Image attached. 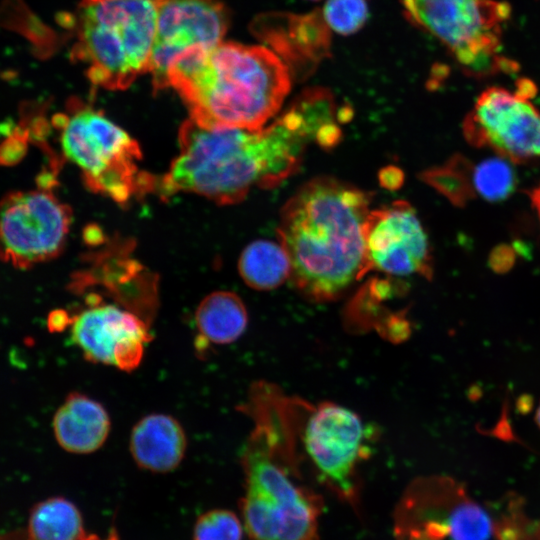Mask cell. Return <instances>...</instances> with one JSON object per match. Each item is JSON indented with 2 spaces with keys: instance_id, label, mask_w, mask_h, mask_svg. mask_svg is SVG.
Returning a JSON list of instances; mask_svg holds the SVG:
<instances>
[{
  "instance_id": "cell-3",
  "label": "cell",
  "mask_w": 540,
  "mask_h": 540,
  "mask_svg": "<svg viewBox=\"0 0 540 540\" xmlns=\"http://www.w3.org/2000/svg\"><path fill=\"white\" fill-rule=\"evenodd\" d=\"M370 196L332 177L302 185L285 203L279 242L290 263L294 287L315 302L340 298L370 271L366 234Z\"/></svg>"
},
{
  "instance_id": "cell-9",
  "label": "cell",
  "mask_w": 540,
  "mask_h": 540,
  "mask_svg": "<svg viewBox=\"0 0 540 540\" xmlns=\"http://www.w3.org/2000/svg\"><path fill=\"white\" fill-rule=\"evenodd\" d=\"M53 181L0 199V260L28 269L56 258L72 222L70 207L53 192Z\"/></svg>"
},
{
  "instance_id": "cell-19",
  "label": "cell",
  "mask_w": 540,
  "mask_h": 540,
  "mask_svg": "<svg viewBox=\"0 0 540 540\" xmlns=\"http://www.w3.org/2000/svg\"><path fill=\"white\" fill-rule=\"evenodd\" d=\"M27 533L31 540H99L86 531L78 508L62 497L46 499L33 508Z\"/></svg>"
},
{
  "instance_id": "cell-13",
  "label": "cell",
  "mask_w": 540,
  "mask_h": 540,
  "mask_svg": "<svg viewBox=\"0 0 540 540\" xmlns=\"http://www.w3.org/2000/svg\"><path fill=\"white\" fill-rule=\"evenodd\" d=\"M366 250L370 270L391 276L432 278L433 258L428 235L415 210L405 201L371 211Z\"/></svg>"
},
{
  "instance_id": "cell-15",
  "label": "cell",
  "mask_w": 540,
  "mask_h": 540,
  "mask_svg": "<svg viewBox=\"0 0 540 540\" xmlns=\"http://www.w3.org/2000/svg\"><path fill=\"white\" fill-rule=\"evenodd\" d=\"M187 449V437L181 423L171 415L152 413L132 428L129 450L134 462L154 473L175 470Z\"/></svg>"
},
{
  "instance_id": "cell-23",
  "label": "cell",
  "mask_w": 540,
  "mask_h": 540,
  "mask_svg": "<svg viewBox=\"0 0 540 540\" xmlns=\"http://www.w3.org/2000/svg\"><path fill=\"white\" fill-rule=\"evenodd\" d=\"M322 16L328 28L341 35L358 32L368 19L365 0H327Z\"/></svg>"
},
{
  "instance_id": "cell-8",
  "label": "cell",
  "mask_w": 540,
  "mask_h": 540,
  "mask_svg": "<svg viewBox=\"0 0 540 540\" xmlns=\"http://www.w3.org/2000/svg\"><path fill=\"white\" fill-rule=\"evenodd\" d=\"M374 430L353 410L334 402H301L299 445L318 480L355 505L359 467L370 455Z\"/></svg>"
},
{
  "instance_id": "cell-24",
  "label": "cell",
  "mask_w": 540,
  "mask_h": 540,
  "mask_svg": "<svg viewBox=\"0 0 540 540\" xmlns=\"http://www.w3.org/2000/svg\"><path fill=\"white\" fill-rule=\"evenodd\" d=\"M242 535L239 518L231 511L217 509L198 518L192 540H241Z\"/></svg>"
},
{
  "instance_id": "cell-2",
  "label": "cell",
  "mask_w": 540,
  "mask_h": 540,
  "mask_svg": "<svg viewBox=\"0 0 540 540\" xmlns=\"http://www.w3.org/2000/svg\"><path fill=\"white\" fill-rule=\"evenodd\" d=\"M253 427L241 464L244 496L240 508L251 540H318L323 500L301 471L300 400L274 384H252L240 408Z\"/></svg>"
},
{
  "instance_id": "cell-7",
  "label": "cell",
  "mask_w": 540,
  "mask_h": 540,
  "mask_svg": "<svg viewBox=\"0 0 540 540\" xmlns=\"http://www.w3.org/2000/svg\"><path fill=\"white\" fill-rule=\"evenodd\" d=\"M405 18L438 39L465 72L483 77L514 71L500 55L502 25L510 15L496 0H400Z\"/></svg>"
},
{
  "instance_id": "cell-29",
  "label": "cell",
  "mask_w": 540,
  "mask_h": 540,
  "mask_svg": "<svg viewBox=\"0 0 540 540\" xmlns=\"http://www.w3.org/2000/svg\"><path fill=\"white\" fill-rule=\"evenodd\" d=\"M535 421H536L538 427L540 428V403H539V406H538V408L536 410Z\"/></svg>"
},
{
  "instance_id": "cell-1",
  "label": "cell",
  "mask_w": 540,
  "mask_h": 540,
  "mask_svg": "<svg viewBox=\"0 0 540 540\" xmlns=\"http://www.w3.org/2000/svg\"><path fill=\"white\" fill-rule=\"evenodd\" d=\"M336 103L324 88L302 92L268 126L207 127L187 119L179 131V153L169 169L155 176L162 199L194 193L218 204H235L253 188H272L291 176L309 144H337L341 130Z\"/></svg>"
},
{
  "instance_id": "cell-26",
  "label": "cell",
  "mask_w": 540,
  "mask_h": 540,
  "mask_svg": "<svg viewBox=\"0 0 540 540\" xmlns=\"http://www.w3.org/2000/svg\"><path fill=\"white\" fill-rule=\"evenodd\" d=\"M381 179L383 181V184H386L388 188H390L391 186L397 187L401 183V181H398V179L402 180V174L397 175V169H389L387 170V175H382Z\"/></svg>"
},
{
  "instance_id": "cell-20",
  "label": "cell",
  "mask_w": 540,
  "mask_h": 540,
  "mask_svg": "<svg viewBox=\"0 0 540 540\" xmlns=\"http://www.w3.org/2000/svg\"><path fill=\"white\" fill-rule=\"evenodd\" d=\"M474 167L466 157L455 154L445 164L423 172L421 178L453 205L464 207L476 196Z\"/></svg>"
},
{
  "instance_id": "cell-22",
  "label": "cell",
  "mask_w": 540,
  "mask_h": 540,
  "mask_svg": "<svg viewBox=\"0 0 540 540\" xmlns=\"http://www.w3.org/2000/svg\"><path fill=\"white\" fill-rule=\"evenodd\" d=\"M473 182L476 194L488 201H500L514 191L516 176L508 160L498 156L474 167Z\"/></svg>"
},
{
  "instance_id": "cell-21",
  "label": "cell",
  "mask_w": 540,
  "mask_h": 540,
  "mask_svg": "<svg viewBox=\"0 0 540 540\" xmlns=\"http://www.w3.org/2000/svg\"><path fill=\"white\" fill-rule=\"evenodd\" d=\"M451 513L449 540H489L493 523L487 511L471 500L463 488L457 496Z\"/></svg>"
},
{
  "instance_id": "cell-25",
  "label": "cell",
  "mask_w": 540,
  "mask_h": 540,
  "mask_svg": "<svg viewBox=\"0 0 540 540\" xmlns=\"http://www.w3.org/2000/svg\"><path fill=\"white\" fill-rule=\"evenodd\" d=\"M514 251L508 246H500L492 251L490 264L495 271L508 270L514 263Z\"/></svg>"
},
{
  "instance_id": "cell-14",
  "label": "cell",
  "mask_w": 540,
  "mask_h": 540,
  "mask_svg": "<svg viewBox=\"0 0 540 540\" xmlns=\"http://www.w3.org/2000/svg\"><path fill=\"white\" fill-rule=\"evenodd\" d=\"M275 18V17H274ZM276 25L268 17H261L254 24V31L268 42L274 39H287L271 44L274 52L287 65L292 62L293 68L302 63V69L308 71L307 63L314 67L329 50L330 37L322 13L314 11L305 15H284L276 18ZM290 68V72L292 69Z\"/></svg>"
},
{
  "instance_id": "cell-28",
  "label": "cell",
  "mask_w": 540,
  "mask_h": 540,
  "mask_svg": "<svg viewBox=\"0 0 540 540\" xmlns=\"http://www.w3.org/2000/svg\"><path fill=\"white\" fill-rule=\"evenodd\" d=\"M0 540H31L28 533L23 531L11 532L0 535Z\"/></svg>"
},
{
  "instance_id": "cell-4",
  "label": "cell",
  "mask_w": 540,
  "mask_h": 540,
  "mask_svg": "<svg viewBox=\"0 0 540 540\" xmlns=\"http://www.w3.org/2000/svg\"><path fill=\"white\" fill-rule=\"evenodd\" d=\"M291 81L272 49L230 41L182 53L167 74L189 118L207 127L264 126L280 110Z\"/></svg>"
},
{
  "instance_id": "cell-27",
  "label": "cell",
  "mask_w": 540,
  "mask_h": 540,
  "mask_svg": "<svg viewBox=\"0 0 540 540\" xmlns=\"http://www.w3.org/2000/svg\"><path fill=\"white\" fill-rule=\"evenodd\" d=\"M529 197L540 221V183L529 192Z\"/></svg>"
},
{
  "instance_id": "cell-17",
  "label": "cell",
  "mask_w": 540,
  "mask_h": 540,
  "mask_svg": "<svg viewBox=\"0 0 540 540\" xmlns=\"http://www.w3.org/2000/svg\"><path fill=\"white\" fill-rule=\"evenodd\" d=\"M194 321L203 341L226 345L243 335L248 325V313L237 294L215 291L199 303Z\"/></svg>"
},
{
  "instance_id": "cell-10",
  "label": "cell",
  "mask_w": 540,
  "mask_h": 540,
  "mask_svg": "<svg viewBox=\"0 0 540 540\" xmlns=\"http://www.w3.org/2000/svg\"><path fill=\"white\" fill-rule=\"evenodd\" d=\"M462 130L476 148H490L509 162L540 158V111L530 98L492 86L476 99Z\"/></svg>"
},
{
  "instance_id": "cell-11",
  "label": "cell",
  "mask_w": 540,
  "mask_h": 540,
  "mask_svg": "<svg viewBox=\"0 0 540 540\" xmlns=\"http://www.w3.org/2000/svg\"><path fill=\"white\" fill-rule=\"evenodd\" d=\"M86 300L87 307L69 318L71 339L84 358L124 372L137 369L152 339L150 324L119 304L103 302L97 294Z\"/></svg>"
},
{
  "instance_id": "cell-30",
  "label": "cell",
  "mask_w": 540,
  "mask_h": 540,
  "mask_svg": "<svg viewBox=\"0 0 540 540\" xmlns=\"http://www.w3.org/2000/svg\"><path fill=\"white\" fill-rule=\"evenodd\" d=\"M310 1H319V0H310Z\"/></svg>"
},
{
  "instance_id": "cell-18",
  "label": "cell",
  "mask_w": 540,
  "mask_h": 540,
  "mask_svg": "<svg viewBox=\"0 0 540 540\" xmlns=\"http://www.w3.org/2000/svg\"><path fill=\"white\" fill-rule=\"evenodd\" d=\"M238 270L250 288L268 291L290 279L291 263L280 242L256 240L242 251Z\"/></svg>"
},
{
  "instance_id": "cell-6",
  "label": "cell",
  "mask_w": 540,
  "mask_h": 540,
  "mask_svg": "<svg viewBox=\"0 0 540 540\" xmlns=\"http://www.w3.org/2000/svg\"><path fill=\"white\" fill-rule=\"evenodd\" d=\"M53 123L64 157L91 191L122 204L152 192L155 176L140 170L138 143L102 111L72 99Z\"/></svg>"
},
{
  "instance_id": "cell-5",
  "label": "cell",
  "mask_w": 540,
  "mask_h": 540,
  "mask_svg": "<svg viewBox=\"0 0 540 540\" xmlns=\"http://www.w3.org/2000/svg\"><path fill=\"white\" fill-rule=\"evenodd\" d=\"M163 0H81L71 55L95 87L124 90L148 73Z\"/></svg>"
},
{
  "instance_id": "cell-16",
  "label": "cell",
  "mask_w": 540,
  "mask_h": 540,
  "mask_svg": "<svg viewBox=\"0 0 540 540\" xmlns=\"http://www.w3.org/2000/svg\"><path fill=\"white\" fill-rule=\"evenodd\" d=\"M111 429L105 407L89 396L70 393L56 411L53 432L58 444L74 454H90L106 442Z\"/></svg>"
},
{
  "instance_id": "cell-12",
  "label": "cell",
  "mask_w": 540,
  "mask_h": 540,
  "mask_svg": "<svg viewBox=\"0 0 540 540\" xmlns=\"http://www.w3.org/2000/svg\"><path fill=\"white\" fill-rule=\"evenodd\" d=\"M229 18L220 0H163L148 72L154 90L168 88V70L179 55L223 41Z\"/></svg>"
}]
</instances>
